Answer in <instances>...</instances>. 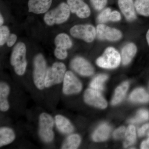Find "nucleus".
<instances>
[{
	"label": "nucleus",
	"mask_w": 149,
	"mask_h": 149,
	"mask_svg": "<svg viewBox=\"0 0 149 149\" xmlns=\"http://www.w3.org/2000/svg\"><path fill=\"white\" fill-rule=\"evenodd\" d=\"M26 47L22 42L17 44L12 53L11 64L13 66L15 72L19 75H23L26 70Z\"/></svg>",
	"instance_id": "f257e3e1"
},
{
	"label": "nucleus",
	"mask_w": 149,
	"mask_h": 149,
	"mask_svg": "<svg viewBox=\"0 0 149 149\" xmlns=\"http://www.w3.org/2000/svg\"><path fill=\"white\" fill-rule=\"evenodd\" d=\"M70 12L68 5L62 3L56 8L47 12L44 17V20L50 26L61 24L69 18Z\"/></svg>",
	"instance_id": "f03ea898"
},
{
	"label": "nucleus",
	"mask_w": 149,
	"mask_h": 149,
	"mask_svg": "<svg viewBox=\"0 0 149 149\" xmlns=\"http://www.w3.org/2000/svg\"><path fill=\"white\" fill-rule=\"evenodd\" d=\"M121 56L114 48H107L103 54L97 59L96 63L100 67L107 69L116 68L120 64Z\"/></svg>",
	"instance_id": "7ed1b4c3"
},
{
	"label": "nucleus",
	"mask_w": 149,
	"mask_h": 149,
	"mask_svg": "<svg viewBox=\"0 0 149 149\" xmlns=\"http://www.w3.org/2000/svg\"><path fill=\"white\" fill-rule=\"evenodd\" d=\"M66 67L64 63L56 62L47 70L45 80V87L49 88L52 85L59 84L64 79Z\"/></svg>",
	"instance_id": "20e7f679"
},
{
	"label": "nucleus",
	"mask_w": 149,
	"mask_h": 149,
	"mask_svg": "<svg viewBox=\"0 0 149 149\" xmlns=\"http://www.w3.org/2000/svg\"><path fill=\"white\" fill-rule=\"evenodd\" d=\"M47 70V63L42 55H37L34 60L33 79L35 86L39 90H43L45 87V80Z\"/></svg>",
	"instance_id": "39448f33"
},
{
	"label": "nucleus",
	"mask_w": 149,
	"mask_h": 149,
	"mask_svg": "<svg viewBox=\"0 0 149 149\" xmlns=\"http://www.w3.org/2000/svg\"><path fill=\"white\" fill-rule=\"evenodd\" d=\"M54 120L48 113H42L39 118V134L41 139L46 143L52 142L54 138L53 128Z\"/></svg>",
	"instance_id": "423d86ee"
},
{
	"label": "nucleus",
	"mask_w": 149,
	"mask_h": 149,
	"mask_svg": "<svg viewBox=\"0 0 149 149\" xmlns=\"http://www.w3.org/2000/svg\"><path fill=\"white\" fill-rule=\"evenodd\" d=\"M70 33L75 38L82 39L87 42H93L97 36L96 29L91 24H79L71 28Z\"/></svg>",
	"instance_id": "0eeeda50"
},
{
	"label": "nucleus",
	"mask_w": 149,
	"mask_h": 149,
	"mask_svg": "<svg viewBox=\"0 0 149 149\" xmlns=\"http://www.w3.org/2000/svg\"><path fill=\"white\" fill-rule=\"evenodd\" d=\"M63 81V91L65 95L76 94L82 90L81 82L71 71L66 72Z\"/></svg>",
	"instance_id": "6e6552de"
},
{
	"label": "nucleus",
	"mask_w": 149,
	"mask_h": 149,
	"mask_svg": "<svg viewBox=\"0 0 149 149\" xmlns=\"http://www.w3.org/2000/svg\"><path fill=\"white\" fill-rule=\"evenodd\" d=\"M84 98L86 103L98 108L104 109L107 106V101L100 91L95 89H87L84 94Z\"/></svg>",
	"instance_id": "1a4fd4ad"
},
{
	"label": "nucleus",
	"mask_w": 149,
	"mask_h": 149,
	"mask_svg": "<svg viewBox=\"0 0 149 149\" xmlns=\"http://www.w3.org/2000/svg\"><path fill=\"white\" fill-rule=\"evenodd\" d=\"M97 36L101 40L116 41L121 39L122 33L118 29L111 28L104 24L97 25L96 29Z\"/></svg>",
	"instance_id": "9d476101"
},
{
	"label": "nucleus",
	"mask_w": 149,
	"mask_h": 149,
	"mask_svg": "<svg viewBox=\"0 0 149 149\" xmlns=\"http://www.w3.org/2000/svg\"><path fill=\"white\" fill-rule=\"evenodd\" d=\"M70 65L73 70L83 76H91L94 72V68L91 63L82 57H77L73 59Z\"/></svg>",
	"instance_id": "9b49d317"
},
{
	"label": "nucleus",
	"mask_w": 149,
	"mask_h": 149,
	"mask_svg": "<svg viewBox=\"0 0 149 149\" xmlns=\"http://www.w3.org/2000/svg\"><path fill=\"white\" fill-rule=\"evenodd\" d=\"M70 12L81 18L88 17L91 15L90 8L83 0H67Z\"/></svg>",
	"instance_id": "f8f14e48"
},
{
	"label": "nucleus",
	"mask_w": 149,
	"mask_h": 149,
	"mask_svg": "<svg viewBox=\"0 0 149 149\" xmlns=\"http://www.w3.org/2000/svg\"><path fill=\"white\" fill-rule=\"evenodd\" d=\"M52 0H29V12L40 14L47 12L50 7Z\"/></svg>",
	"instance_id": "ddd939ff"
},
{
	"label": "nucleus",
	"mask_w": 149,
	"mask_h": 149,
	"mask_svg": "<svg viewBox=\"0 0 149 149\" xmlns=\"http://www.w3.org/2000/svg\"><path fill=\"white\" fill-rule=\"evenodd\" d=\"M118 6L127 20L132 21L136 18L135 5L133 0H118Z\"/></svg>",
	"instance_id": "4468645a"
},
{
	"label": "nucleus",
	"mask_w": 149,
	"mask_h": 149,
	"mask_svg": "<svg viewBox=\"0 0 149 149\" xmlns=\"http://www.w3.org/2000/svg\"><path fill=\"white\" fill-rule=\"evenodd\" d=\"M137 48L132 43L126 44L121 51V58L123 64L126 65L130 63L137 52Z\"/></svg>",
	"instance_id": "2eb2a0df"
},
{
	"label": "nucleus",
	"mask_w": 149,
	"mask_h": 149,
	"mask_svg": "<svg viewBox=\"0 0 149 149\" xmlns=\"http://www.w3.org/2000/svg\"><path fill=\"white\" fill-rule=\"evenodd\" d=\"M111 130L110 127L106 123L101 124L93 133V140L96 142L106 141L109 137Z\"/></svg>",
	"instance_id": "dca6fc26"
},
{
	"label": "nucleus",
	"mask_w": 149,
	"mask_h": 149,
	"mask_svg": "<svg viewBox=\"0 0 149 149\" xmlns=\"http://www.w3.org/2000/svg\"><path fill=\"white\" fill-rule=\"evenodd\" d=\"M10 92L9 87L8 84L1 82L0 84V109L6 111L9 108L7 97Z\"/></svg>",
	"instance_id": "f3484780"
},
{
	"label": "nucleus",
	"mask_w": 149,
	"mask_h": 149,
	"mask_svg": "<svg viewBox=\"0 0 149 149\" xmlns=\"http://www.w3.org/2000/svg\"><path fill=\"white\" fill-rule=\"evenodd\" d=\"M55 123L58 128L63 133H71L74 130L73 126L69 120L60 115H58L55 117Z\"/></svg>",
	"instance_id": "a211bd4d"
},
{
	"label": "nucleus",
	"mask_w": 149,
	"mask_h": 149,
	"mask_svg": "<svg viewBox=\"0 0 149 149\" xmlns=\"http://www.w3.org/2000/svg\"><path fill=\"white\" fill-rule=\"evenodd\" d=\"M129 99L134 102L146 103L149 102V94L143 88H137L130 94Z\"/></svg>",
	"instance_id": "6ab92c4d"
},
{
	"label": "nucleus",
	"mask_w": 149,
	"mask_h": 149,
	"mask_svg": "<svg viewBox=\"0 0 149 149\" xmlns=\"http://www.w3.org/2000/svg\"><path fill=\"white\" fill-rule=\"evenodd\" d=\"M15 134L10 128L3 127L0 129V146L8 145L15 139Z\"/></svg>",
	"instance_id": "aec40b11"
},
{
	"label": "nucleus",
	"mask_w": 149,
	"mask_h": 149,
	"mask_svg": "<svg viewBox=\"0 0 149 149\" xmlns=\"http://www.w3.org/2000/svg\"><path fill=\"white\" fill-rule=\"evenodd\" d=\"M129 88V83L125 82L118 87L116 89L114 96L111 101V104L116 105L120 103L124 98Z\"/></svg>",
	"instance_id": "412c9836"
},
{
	"label": "nucleus",
	"mask_w": 149,
	"mask_h": 149,
	"mask_svg": "<svg viewBox=\"0 0 149 149\" xmlns=\"http://www.w3.org/2000/svg\"><path fill=\"white\" fill-rule=\"evenodd\" d=\"M55 44L57 48L66 50L72 46V41L69 36L64 33L59 34L56 37Z\"/></svg>",
	"instance_id": "4be33fe9"
},
{
	"label": "nucleus",
	"mask_w": 149,
	"mask_h": 149,
	"mask_svg": "<svg viewBox=\"0 0 149 149\" xmlns=\"http://www.w3.org/2000/svg\"><path fill=\"white\" fill-rule=\"evenodd\" d=\"M81 138L78 134H72L67 138L65 141L62 149H77L81 143Z\"/></svg>",
	"instance_id": "5701e85b"
},
{
	"label": "nucleus",
	"mask_w": 149,
	"mask_h": 149,
	"mask_svg": "<svg viewBox=\"0 0 149 149\" xmlns=\"http://www.w3.org/2000/svg\"><path fill=\"white\" fill-rule=\"evenodd\" d=\"M125 141L123 143L124 148H126L132 146L136 140V128L133 125H130L125 131Z\"/></svg>",
	"instance_id": "b1692460"
},
{
	"label": "nucleus",
	"mask_w": 149,
	"mask_h": 149,
	"mask_svg": "<svg viewBox=\"0 0 149 149\" xmlns=\"http://www.w3.org/2000/svg\"><path fill=\"white\" fill-rule=\"evenodd\" d=\"M106 74H100L95 77L90 84L92 89L98 91H102L104 89V84L108 79Z\"/></svg>",
	"instance_id": "393cba45"
},
{
	"label": "nucleus",
	"mask_w": 149,
	"mask_h": 149,
	"mask_svg": "<svg viewBox=\"0 0 149 149\" xmlns=\"http://www.w3.org/2000/svg\"><path fill=\"white\" fill-rule=\"evenodd\" d=\"M135 7L137 12L144 16H149V0H136Z\"/></svg>",
	"instance_id": "a878e982"
},
{
	"label": "nucleus",
	"mask_w": 149,
	"mask_h": 149,
	"mask_svg": "<svg viewBox=\"0 0 149 149\" xmlns=\"http://www.w3.org/2000/svg\"><path fill=\"white\" fill-rule=\"evenodd\" d=\"M149 118V112L146 109H141L137 113L136 117L129 120L131 123H139L148 120Z\"/></svg>",
	"instance_id": "bb28decb"
},
{
	"label": "nucleus",
	"mask_w": 149,
	"mask_h": 149,
	"mask_svg": "<svg viewBox=\"0 0 149 149\" xmlns=\"http://www.w3.org/2000/svg\"><path fill=\"white\" fill-rule=\"evenodd\" d=\"M111 10L110 8H107L100 13L98 17V21L100 23H105L110 21Z\"/></svg>",
	"instance_id": "cd10ccee"
},
{
	"label": "nucleus",
	"mask_w": 149,
	"mask_h": 149,
	"mask_svg": "<svg viewBox=\"0 0 149 149\" xmlns=\"http://www.w3.org/2000/svg\"><path fill=\"white\" fill-rule=\"evenodd\" d=\"M10 35V31L8 27L6 26H1L0 28V45H4L6 42Z\"/></svg>",
	"instance_id": "c85d7f7f"
},
{
	"label": "nucleus",
	"mask_w": 149,
	"mask_h": 149,
	"mask_svg": "<svg viewBox=\"0 0 149 149\" xmlns=\"http://www.w3.org/2000/svg\"><path fill=\"white\" fill-rule=\"evenodd\" d=\"M91 1L94 8L100 10L103 9L106 5L107 0H91Z\"/></svg>",
	"instance_id": "c756f323"
},
{
	"label": "nucleus",
	"mask_w": 149,
	"mask_h": 149,
	"mask_svg": "<svg viewBox=\"0 0 149 149\" xmlns=\"http://www.w3.org/2000/svg\"><path fill=\"white\" fill-rule=\"evenodd\" d=\"M125 131L126 130L124 126H121L118 128L113 132V138L116 140L122 139L125 136Z\"/></svg>",
	"instance_id": "7c9ffc66"
},
{
	"label": "nucleus",
	"mask_w": 149,
	"mask_h": 149,
	"mask_svg": "<svg viewBox=\"0 0 149 149\" xmlns=\"http://www.w3.org/2000/svg\"><path fill=\"white\" fill-rule=\"evenodd\" d=\"M54 54L59 59H64L66 58L68 55L66 50L57 47L55 49Z\"/></svg>",
	"instance_id": "2f4dec72"
},
{
	"label": "nucleus",
	"mask_w": 149,
	"mask_h": 149,
	"mask_svg": "<svg viewBox=\"0 0 149 149\" xmlns=\"http://www.w3.org/2000/svg\"><path fill=\"white\" fill-rule=\"evenodd\" d=\"M138 134L140 137L147 135L149 136V123L143 125L139 129Z\"/></svg>",
	"instance_id": "473e14b6"
},
{
	"label": "nucleus",
	"mask_w": 149,
	"mask_h": 149,
	"mask_svg": "<svg viewBox=\"0 0 149 149\" xmlns=\"http://www.w3.org/2000/svg\"><path fill=\"white\" fill-rule=\"evenodd\" d=\"M17 39V37L16 35L13 34H10L6 42L7 46L8 47H12L16 42Z\"/></svg>",
	"instance_id": "72a5a7b5"
},
{
	"label": "nucleus",
	"mask_w": 149,
	"mask_h": 149,
	"mask_svg": "<svg viewBox=\"0 0 149 149\" xmlns=\"http://www.w3.org/2000/svg\"><path fill=\"white\" fill-rule=\"evenodd\" d=\"M121 19V15L117 11H111L110 21L113 22L119 21Z\"/></svg>",
	"instance_id": "f704fd0d"
},
{
	"label": "nucleus",
	"mask_w": 149,
	"mask_h": 149,
	"mask_svg": "<svg viewBox=\"0 0 149 149\" xmlns=\"http://www.w3.org/2000/svg\"><path fill=\"white\" fill-rule=\"evenodd\" d=\"M141 148V149H149V138L142 143Z\"/></svg>",
	"instance_id": "c9c22d12"
},
{
	"label": "nucleus",
	"mask_w": 149,
	"mask_h": 149,
	"mask_svg": "<svg viewBox=\"0 0 149 149\" xmlns=\"http://www.w3.org/2000/svg\"><path fill=\"white\" fill-rule=\"evenodd\" d=\"M146 39L147 40V42H148V44L149 46V29L148 30V32H147L146 34Z\"/></svg>",
	"instance_id": "e433bc0d"
},
{
	"label": "nucleus",
	"mask_w": 149,
	"mask_h": 149,
	"mask_svg": "<svg viewBox=\"0 0 149 149\" xmlns=\"http://www.w3.org/2000/svg\"><path fill=\"white\" fill-rule=\"evenodd\" d=\"M3 19L1 15V17H0V24L1 25H2L3 23Z\"/></svg>",
	"instance_id": "4c0bfd02"
}]
</instances>
